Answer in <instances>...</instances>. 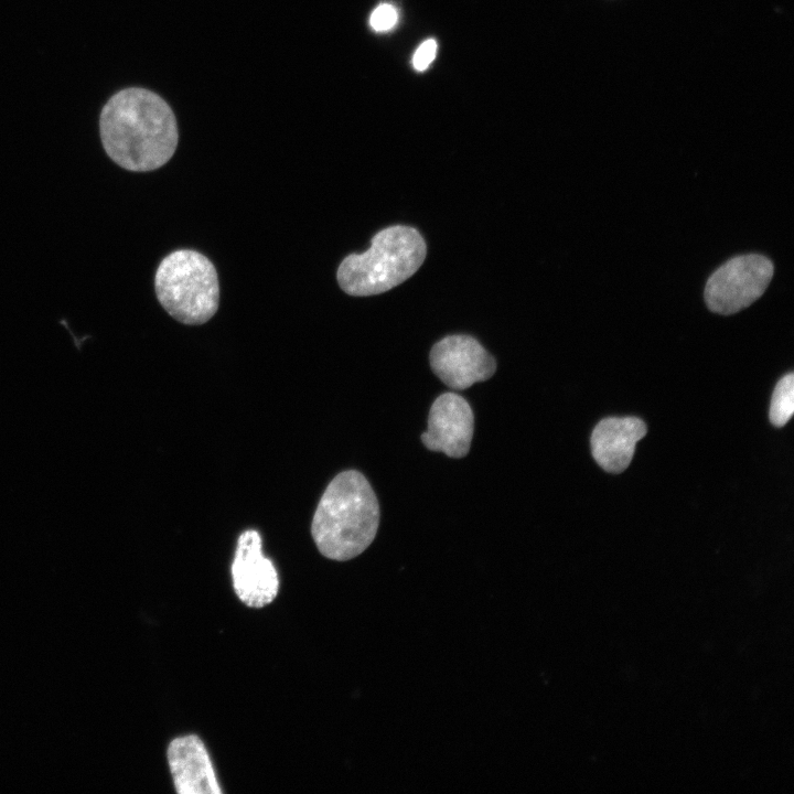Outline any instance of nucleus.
Instances as JSON below:
<instances>
[{
    "label": "nucleus",
    "instance_id": "0eeeda50",
    "mask_svg": "<svg viewBox=\"0 0 794 794\" xmlns=\"http://www.w3.org/2000/svg\"><path fill=\"white\" fill-rule=\"evenodd\" d=\"M235 593L250 608H264L271 603L279 590L275 565L262 555L261 537L256 529L240 534L232 564Z\"/></svg>",
    "mask_w": 794,
    "mask_h": 794
},
{
    "label": "nucleus",
    "instance_id": "20e7f679",
    "mask_svg": "<svg viewBox=\"0 0 794 794\" xmlns=\"http://www.w3.org/2000/svg\"><path fill=\"white\" fill-rule=\"evenodd\" d=\"M154 288L163 309L184 324H203L218 309L217 271L206 256L193 249L165 256L157 269Z\"/></svg>",
    "mask_w": 794,
    "mask_h": 794
},
{
    "label": "nucleus",
    "instance_id": "f8f14e48",
    "mask_svg": "<svg viewBox=\"0 0 794 794\" xmlns=\"http://www.w3.org/2000/svg\"><path fill=\"white\" fill-rule=\"evenodd\" d=\"M398 20V13L394 6L382 3L374 9L369 17V24L373 30L384 32L390 30Z\"/></svg>",
    "mask_w": 794,
    "mask_h": 794
},
{
    "label": "nucleus",
    "instance_id": "9d476101",
    "mask_svg": "<svg viewBox=\"0 0 794 794\" xmlns=\"http://www.w3.org/2000/svg\"><path fill=\"white\" fill-rule=\"evenodd\" d=\"M646 434L644 421L636 417L602 419L591 434V451L607 472L621 473L634 454L635 446Z\"/></svg>",
    "mask_w": 794,
    "mask_h": 794
},
{
    "label": "nucleus",
    "instance_id": "1a4fd4ad",
    "mask_svg": "<svg viewBox=\"0 0 794 794\" xmlns=\"http://www.w3.org/2000/svg\"><path fill=\"white\" fill-rule=\"evenodd\" d=\"M179 794H221L222 790L203 741L195 734L173 739L167 751Z\"/></svg>",
    "mask_w": 794,
    "mask_h": 794
},
{
    "label": "nucleus",
    "instance_id": "39448f33",
    "mask_svg": "<svg viewBox=\"0 0 794 794\" xmlns=\"http://www.w3.org/2000/svg\"><path fill=\"white\" fill-rule=\"evenodd\" d=\"M773 271L772 261L762 255L731 258L706 282L705 301L709 310L729 315L745 309L763 294Z\"/></svg>",
    "mask_w": 794,
    "mask_h": 794
},
{
    "label": "nucleus",
    "instance_id": "7ed1b4c3",
    "mask_svg": "<svg viewBox=\"0 0 794 794\" xmlns=\"http://www.w3.org/2000/svg\"><path fill=\"white\" fill-rule=\"evenodd\" d=\"M427 247L410 226L395 225L378 232L369 248L351 254L337 268L342 290L354 297L383 293L411 277L422 265Z\"/></svg>",
    "mask_w": 794,
    "mask_h": 794
},
{
    "label": "nucleus",
    "instance_id": "423d86ee",
    "mask_svg": "<svg viewBox=\"0 0 794 794\" xmlns=\"http://www.w3.org/2000/svg\"><path fill=\"white\" fill-rule=\"evenodd\" d=\"M433 373L450 388L462 390L492 377L495 358L473 336L449 335L437 342L430 352Z\"/></svg>",
    "mask_w": 794,
    "mask_h": 794
},
{
    "label": "nucleus",
    "instance_id": "9b49d317",
    "mask_svg": "<svg viewBox=\"0 0 794 794\" xmlns=\"http://www.w3.org/2000/svg\"><path fill=\"white\" fill-rule=\"evenodd\" d=\"M794 411V375L788 373L776 384L771 399L770 420L776 427H783Z\"/></svg>",
    "mask_w": 794,
    "mask_h": 794
},
{
    "label": "nucleus",
    "instance_id": "ddd939ff",
    "mask_svg": "<svg viewBox=\"0 0 794 794\" xmlns=\"http://www.w3.org/2000/svg\"><path fill=\"white\" fill-rule=\"evenodd\" d=\"M436 53L437 42L433 39L426 40L419 45L412 56L414 67L419 72L425 71L434 60Z\"/></svg>",
    "mask_w": 794,
    "mask_h": 794
},
{
    "label": "nucleus",
    "instance_id": "f03ea898",
    "mask_svg": "<svg viewBox=\"0 0 794 794\" xmlns=\"http://www.w3.org/2000/svg\"><path fill=\"white\" fill-rule=\"evenodd\" d=\"M379 525V504L367 479L356 470L339 473L314 512L311 534L326 558L345 561L362 554Z\"/></svg>",
    "mask_w": 794,
    "mask_h": 794
},
{
    "label": "nucleus",
    "instance_id": "6e6552de",
    "mask_svg": "<svg viewBox=\"0 0 794 794\" xmlns=\"http://www.w3.org/2000/svg\"><path fill=\"white\" fill-rule=\"evenodd\" d=\"M474 432V415L469 403L455 393H443L432 403L423 446L450 458L468 454Z\"/></svg>",
    "mask_w": 794,
    "mask_h": 794
},
{
    "label": "nucleus",
    "instance_id": "f257e3e1",
    "mask_svg": "<svg viewBox=\"0 0 794 794\" xmlns=\"http://www.w3.org/2000/svg\"><path fill=\"white\" fill-rule=\"evenodd\" d=\"M99 132L108 157L136 172L164 165L178 146L173 110L158 94L140 87L117 92L105 104Z\"/></svg>",
    "mask_w": 794,
    "mask_h": 794
}]
</instances>
